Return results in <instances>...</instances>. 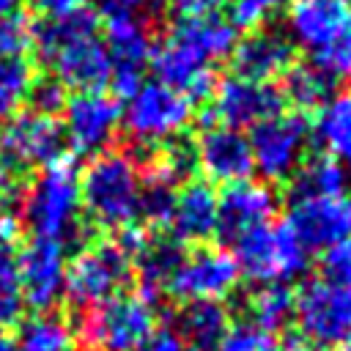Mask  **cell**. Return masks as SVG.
<instances>
[{
    "label": "cell",
    "mask_w": 351,
    "mask_h": 351,
    "mask_svg": "<svg viewBox=\"0 0 351 351\" xmlns=\"http://www.w3.org/2000/svg\"><path fill=\"white\" fill-rule=\"evenodd\" d=\"M99 11L77 8L36 22L33 52L63 88L77 93L104 90L110 82V52L101 41Z\"/></svg>",
    "instance_id": "6da1fadb"
},
{
    "label": "cell",
    "mask_w": 351,
    "mask_h": 351,
    "mask_svg": "<svg viewBox=\"0 0 351 351\" xmlns=\"http://www.w3.org/2000/svg\"><path fill=\"white\" fill-rule=\"evenodd\" d=\"M80 178L74 173V165L69 159L44 167V173L25 186L19 214L25 230H30L33 239H52L60 241L63 250H82L93 239H99V230L80 217Z\"/></svg>",
    "instance_id": "7a4b0ae2"
},
{
    "label": "cell",
    "mask_w": 351,
    "mask_h": 351,
    "mask_svg": "<svg viewBox=\"0 0 351 351\" xmlns=\"http://www.w3.org/2000/svg\"><path fill=\"white\" fill-rule=\"evenodd\" d=\"M236 47V30L228 19L214 14L208 16H184L167 27V33L151 47L148 63L156 74V82L184 93L189 82L208 71L211 63L228 58Z\"/></svg>",
    "instance_id": "3957f363"
},
{
    "label": "cell",
    "mask_w": 351,
    "mask_h": 351,
    "mask_svg": "<svg viewBox=\"0 0 351 351\" xmlns=\"http://www.w3.org/2000/svg\"><path fill=\"white\" fill-rule=\"evenodd\" d=\"M80 203L96 230H121L137 222L140 167L126 151H101L90 156L80 178Z\"/></svg>",
    "instance_id": "277c9868"
},
{
    "label": "cell",
    "mask_w": 351,
    "mask_h": 351,
    "mask_svg": "<svg viewBox=\"0 0 351 351\" xmlns=\"http://www.w3.org/2000/svg\"><path fill=\"white\" fill-rule=\"evenodd\" d=\"M74 329L85 351H137L156 329V307L137 293H118L80 310Z\"/></svg>",
    "instance_id": "5b68a950"
},
{
    "label": "cell",
    "mask_w": 351,
    "mask_h": 351,
    "mask_svg": "<svg viewBox=\"0 0 351 351\" xmlns=\"http://www.w3.org/2000/svg\"><path fill=\"white\" fill-rule=\"evenodd\" d=\"M132 282V261L115 239H93L66 266V299L77 307V313L126 293Z\"/></svg>",
    "instance_id": "8992f818"
},
{
    "label": "cell",
    "mask_w": 351,
    "mask_h": 351,
    "mask_svg": "<svg viewBox=\"0 0 351 351\" xmlns=\"http://www.w3.org/2000/svg\"><path fill=\"white\" fill-rule=\"evenodd\" d=\"M236 263L244 277L252 282H291L299 274L307 271L310 258L307 250L299 244L288 222H263L247 233H241L236 241Z\"/></svg>",
    "instance_id": "52a82bcc"
},
{
    "label": "cell",
    "mask_w": 351,
    "mask_h": 351,
    "mask_svg": "<svg viewBox=\"0 0 351 351\" xmlns=\"http://www.w3.org/2000/svg\"><path fill=\"white\" fill-rule=\"evenodd\" d=\"M192 118L195 110L184 93L162 82H145L129 99L121 123L123 132L137 143V148H154L176 134H184Z\"/></svg>",
    "instance_id": "ba28073f"
},
{
    "label": "cell",
    "mask_w": 351,
    "mask_h": 351,
    "mask_svg": "<svg viewBox=\"0 0 351 351\" xmlns=\"http://www.w3.org/2000/svg\"><path fill=\"white\" fill-rule=\"evenodd\" d=\"M66 132L63 123L52 115L38 112H14V118L5 123L0 134V165L16 176L25 178V173L36 165L52 167L66 159Z\"/></svg>",
    "instance_id": "9c48e42d"
},
{
    "label": "cell",
    "mask_w": 351,
    "mask_h": 351,
    "mask_svg": "<svg viewBox=\"0 0 351 351\" xmlns=\"http://www.w3.org/2000/svg\"><path fill=\"white\" fill-rule=\"evenodd\" d=\"M285 96L274 82H250L241 77H225L217 82L211 101L200 110V123L228 126V129H252L261 121H269L285 112Z\"/></svg>",
    "instance_id": "30bf717a"
},
{
    "label": "cell",
    "mask_w": 351,
    "mask_h": 351,
    "mask_svg": "<svg viewBox=\"0 0 351 351\" xmlns=\"http://www.w3.org/2000/svg\"><path fill=\"white\" fill-rule=\"evenodd\" d=\"M296 332L313 346L335 348L351 337V291L335 288L324 280H304L293 291Z\"/></svg>",
    "instance_id": "8fae6325"
},
{
    "label": "cell",
    "mask_w": 351,
    "mask_h": 351,
    "mask_svg": "<svg viewBox=\"0 0 351 351\" xmlns=\"http://www.w3.org/2000/svg\"><path fill=\"white\" fill-rule=\"evenodd\" d=\"M247 140L252 151V165L261 170L266 184H280L285 189V181L304 159L310 123L299 112H280L269 121L255 123Z\"/></svg>",
    "instance_id": "7c38bea8"
},
{
    "label": "cell",
    "mask_w": 351,
    "mask_h": 351,
    "mask_svg": "<svg viewBox=\"0 0 351 351\" xmlns=\"http://www.w3.org/2000/svg\"><path fill=\"white\" fill-rule=\"evenodd\" d=\"M239 280L241 271L233 252L206 241L184 252L181 266L176 269L167 285V296H173L176 302H197V299L219 302L236 291Z\"/></svg>",
    "instance_id": "4fadbf2b"
},
{
    "label": "cell",
    "mask_w": 351,
    "mask_h": 351,
    "mask_svg": "<svg viewBox=\"0 0 351 351\" xmlns=\"http://www.w3.org/2000/svg\"><path fill=\"white\" fill-rule=\"evenodd\" d=\"M121 126V107L104 90L74 93L63 107V132L69 145L80 156H96L107 151Z\"/></svg>",
    "instance_id": "5bb4252c"
},
{
    "label": "cell",
    "mask_w": 351,
    "mask_h": 351,
    "mask_svg": "<svg viewBox=\"0 0 351 351\" xmlns=\"http://www.w3.org/2000/svg\"><path fill=\"white\" fill-rule=\"evenodd\" d=\"M19 282L25 304L55 313L66 296V250L52 239H30L19 250Z\"/></svg>",
    "instance_id": "9a60e30c"
},
{
    "label": "cell",
    "mask_w": 351,
    "mask_h": 351,
    "mask_svg": "<svg viewBox=\"0 0 351 351\" xmlns=\"http://www.w3.org/2000/svg\"><path fill=\"white\" fill-rule=\"evenodd\" d=\"M285 222L307 252H324L351 239V195L291 200Z\"/></svg>",
    "instance_id": "2e32d148"
},
{
    "label": "cell",
    "mask_w": 351,
    "mask_h": 351,
    "mask_svg": "<svg viewBox=\"0 0 351 351\" xmlns=\"http://www.w3.org/2000/svg\"><path fill=\"white\" fill-rule=\"evenodd\" d=\"M195 151H197V170L211 184L230 186L239 181H250L255 170L250 140L239 129L206 126L195 137Z\"/></svg>",
    "instance_id": "e0dca14e"
},
{
    "label": "cell",
    "mask_w": 351,
    "mask_h": 351,
    "mask_svg": "<svg viewBox=\"0 0 351 351\" xmlns=\"http://www.w3.org/2000/svg\"><path fill=\"white\" fill-rule=\"evenodd\" d=\"M293 63H296V44L291 41V36L271 27H258L247 33L241 41H236L230 52L233 77L250 82H274Z\"/></svg>",
    "instance_id": "ac0fdd59"
},
{
    "label": "cell",
    "mask_w": 351,
    "mask_h": 351,
    "mask_svg": "<svg viewBox=\"0 0 351 351\" xmlns=\"http://www.w3.org/2000/svg\"><path fill=\"white\" fill-rule=\"evenodd\" d=\"M280 195L269 184L239 181L217 195V236L222 241H236L241 233L269 222L277 211Z\"/></svg>",
    "instance_id": "d6986e66"
},
{
    "label": "cell",
    "mask_w": 351,
    "mask_h": 351,
    "mask_svg": "<svg viewBox=\"0 0 351 351\" xmlns=\"http://www.w3.org/2000/svg\"><path fill=\"white\" fill-rule=\"evenodd\" d=\"M291 41L321 52L351 27V0H291Z\"/></svg>",
    "instance_id": "ffe728a7"
},
{
    "label": "cell",
    "mask_w": 351,
    "mask_h": 351,
    "mask_svg": "<svg viewBox=\"0 0 351 351\" xmlns=\"http://www.w3.org/2000/svg\"><path fill=\"white\" fill-rule=\"evenodd\" d=\"M167 233L184 247L211 241V236L217 233V192L208 181L192 178L176 192Z\"/></svg>",
    "instance_id": "44dd1931"
},
{
    "label": "cell",
    "mask_w": 351,
    "mask_h": 351,
    "mask_svg": "<svg viewBox=\"0 0 351 351\" xmlns=\"http://www.w3.org/2000/svg\"><path fill=\"white\" fill-rule=\"evenodd\" d=\"M184 258V244H178L167 230L154 233L148 230L143 247L132 258V271L137 280V296L151 302L156 307V299L167 293V285L181 266Z\"/></svg>",
    "instance_id": "7402d4cb"
},
{
    "label": "cell",
    "mask_w": 351,
    "mask_h": 351,
    "mask_svg": "<svg viewBox=\"0 0 351 351\" xmlns=\"http://www.w3.org/2000/svg\"><path fill=\"white\" fill-rule=\"evenodd\" d=\"M176 321H178L176 335L181 337V343H189L192 351H214L233 324L228 307L222 302H208V299L181 302Z\"/></svg>",
    "instance_id": "603a6c76"
},
{
    "label": "cell",
    "mask_w": 351,
    "mask_h": 351,
    "mask_svg": "<svg viewBox=\"0 0 351 351\" xmlns=\"http://www.w3.org/2000/svg\"><path fill=\"white\" fill-rule=\"evenodd\" d=\"M14 219H0V329L22 324L25 296L19 282V244Z\"/></svg>",
    "instance_id": "cb8c5ba5"
},
{
    "label": "cell",
    "mask_w": 351,
    "mask_h": 351,
    "mask_svg": "<svg viewBox=\"0 0 351 351\" xmlns=\"http://www.w3.org/2000/svg\"><path fill=\"white\" fill-rule=\"evenodd\" d=\"M288 197L291 200H304V197H329V195H343L346 192V167L324 154H310L299 162L293 176L288 178Z\"/></svg>",
    "instance_id": "d4e9b609"
},
{
    "label": "cell",
    "mask_w": 351,
    "mask_h": 351,
    "mask_svg": "<svg viewBox=\"0 0 351 351\" xmlns=\"http://www.w3.org/2000/svg\"><path fill=\"white\" fill-rule=\"evenodd\" d=\"M282 96L285 104L293 107V112L307 115V112H318L335 90V77L326 74L315 60L310 63H293L285 74H282Z\"/></svg>",
    "instance_id": "484cf974"
},
{
    "label": "cell",
    "mask_w": 351,
    "mask_h": 351,
    "mask_svg": "<svg viewBox=\"0 0 351 351\" xmlns=\"http://www.w3.org/2000/svg\"><path fill=\"white\" fill-rule=\"evenodd\" d=\"M244 310L250 326H255L263 335H277L288 329L293 318V288H288L285 282H266L247 293Z\"/></svg>",
    "instance_id": "4316f807"
},
{
    "label": "cell",
    "mask_w": 351,
    "mask_h": 351,
    "mask_svg": "<svg viewBox=\"0 0 351 351\" xmlns=\"http://www.w3.org/2000/svg\"><path fill=\"white\" fill-rule=\"evenodd\" d=\"M313 137L351 170V93H335L315 115Z\"/></svg>",
    "instance_id": "83f0119b"
},
{
    "label": "cell",
    "mask_w": 351,
    "mask_h": 351,
    "mask_svg": "<svg viewBox=\"0 0 351 351\" xmlns=\"http://www.w3.org/2000/svg\"><path fill=\"white\" fill-rule=\"evenodd\" d=\"M71 326L55 313H36L19 324L16 351H69Z\"/></svg>",
    "instance_id": "f1b7e54d"
},
{
    "label": "cell",
    "mask_w": 351,
    "mask_h": 351,
    "mask_svg": "<svg viewBox=\"0 0 351 351\" xmlns=\"http://www.w3.org/2000/svg\"><path fill=\"white\" fill-rule=\"evenodd\" d=\"M33 77L36 74L27 58L0 55V115H14L25 104Z\"/></svg>",
    "instance_id": "f546056e"
},
{
    "label": "cell",
    "mask_w": 351,
    "mask_h": 351,
    "mask_svg": "<svg viewBox=\"0 0 351 351\" xmlns=\"http://www.w3.org/2000/svg\"><path fill=\"white\" fill-rule=\"evenodd\" d=\"M36 41V19L25 11H14L11 16L0 19V55L8 58H27Z\"/></svg>",
    "instance_id": "4dcf8cb0"
},
{
    "label": "cell",
    "mask_w": 351,
    "mask_h": 351,
    "mask_svg": "<svg viewBox=\"0 0 351 351\" xmlns=\"http://www.w3.org/2000/svg\"><path fill=\"white\" fill-rule=\"evenodd\" d=\"M66 88L52 77V74H41V77H33L30 88H27V96L25 101L30 104V112H38V115H58L63 112L66 107Z\"/></svg>",
    "instance_id": "1f68e13d"
},
{
    "label": "cell",
    "mask_w": 351,
    "mask_h": 351,
    "mask_svg": "<svg viewBox=\"0 0 351 351\" xmlns=\"http://www.w3.org/2000/svg\"><path fill=\"white\" fill-rule=\"evenodd\" d=\"M318 280L351 291V239L337 241L335 247L321 252L318 261Z\"/></svg>",
    "instance_id": "d6a6232c"
},
{
    "label": "cell",
    "mask_w": 351,
    "mask_h": 351,
    "mask_svg": "<svg viewBox=\"0 0 351 351\" xmlns=\"http://www.w3.org/2000/svg\"><path fill=\"white\" fill-rule=\"evenodd\" d=\"M313 60H315L326 74H332L335 80H337V77H348V74H351V27H348L335 44H329L326 49L315 52Z\"/></svg>",
    "instance_id": "836d02e7"
},
{
    "label": "cell",
    "mask_w": 351,
    "mask_h": 351,
    "mask_svg": "<svg viewBox=\"0 0 351 351\" xmlns=\"http://www.w3.org/2000/svg\"><path fill=\"white\" fill-rule=\"evenodd\" d=\"M263 346V332H258L250 324H230L225 337L217 343L214 351H261Z\"/></svg>",
    "instance_id": "e575fe53"
},
{
    "label": "cell",
    "mask_w": 351,
    "mask_h": 351,
    "mask_svg": "<svg viewBox=\"0 0 351 351\" xmlns=\"http://www.w3.org/2000/svg\"><path fill=\"white\" fill-rule=\"evenodd\" d=\"M263 19H266V11H263L261 5H255L252 0H233V3H230L228 25H230L236 33H239V30L252 33V30H258V27L263 25Z\"/></svg>",
    "instance_id": "d590c367"
},
{
    "label": "cell",
    "mask_w": 351,
    "mask_h": 351,
    "mask_svg": "<svg viewBox=\"0 0 351 351\" xmlns=\"http://www.w3.org/2000/svg\"><path fill=\"white\" fill-rule=\"evenodd\" d=\"M165 3L167 0H104L101 8H115V11H123V14L148 19V16H156L165 8Z\"/></svg>",
    "instance_id": "8d00e7d4"
},
{
    "label": "cell",
    "mask_w": 351,
    "mask_h": 351,
    "mask_svg": "<svg viewBox=\"0 0 351 351\" xmlns=\"http://www.w3.org/2000/svg\"><path fill=\"white\" fill-rule=\"evenodd\" d=\"M181 16H208L228 0H167Z\"/></svg>",
    "instance_id": "74e56055"
},
{
    "label": "cell",
    "mask_w": 351,
    "mask_h": 351,
    "mask_svg": "<svg viewBox=\"0 0 351 351\" xmlns=\"http://www.w3.org/2000/svg\"><path fill=\"white\" fill-rule=\"evenodd\" d=\"M137 351H184V343L173 329H159Z\"/></svg>",
    "instance_id": "f35d334b"
},
{
    "label": "cell",
    "mask_w": 351,
    "mask_h": 351,
    "mask_svg": "<svg viewBox=\"0 0 351 351\" xmlns=\"http://www.w3.org/2000/svg\"><path fill=\"white\" fill-rule=\"evenodd\" d=\"M19 5H22V0H0V19H5L14 11H19Z\"/></svg>",
    "instance_id": "ab89813d"
},
{
    "label": "cell",
    "mask_w": 351,
    "mask_h": 351,
    "mask_svg": "<svg viewBox=\"0 0 351 351\" xmlns=\"http://www.w3.org/2000/svg\"><path fill=\"white\" fill-rule=\"evenodd\" d=\"M252 3H255V5H261V8L269 14V11H274V8H282L288 0H252Z\"/></svg>",
    "instance_id": "60d3db41"
},
{
    "label": "cell",
    "mask_w": 351,
    "mask_h": 351,
    "mask_svg": "<svg viewBox=\"0 0 351 351\" xmlns=\"http://www.w3.org/2000/svg\"><path fill=\"white\" fill-rule=\"evenodd\" d=\"M0 351H16V340L0 329Z\"/></svg>",
    "instance_id": "b9f144b4"
},
{
    "label": "cell",
    "mask_w": 351,
    "mask_h": 351,
    "mask_svg": "<svg viewBox=\"0 0 351 351\" xmlns=\"http://www.w3.org/2000/svg\"><path fill=\"white\" fill-rule=\"evenodd\" d=\"M82 351H85V348H82Z\"/></svg>",
    "instance_id": "7bdbcfd3"
}]
</instances>
